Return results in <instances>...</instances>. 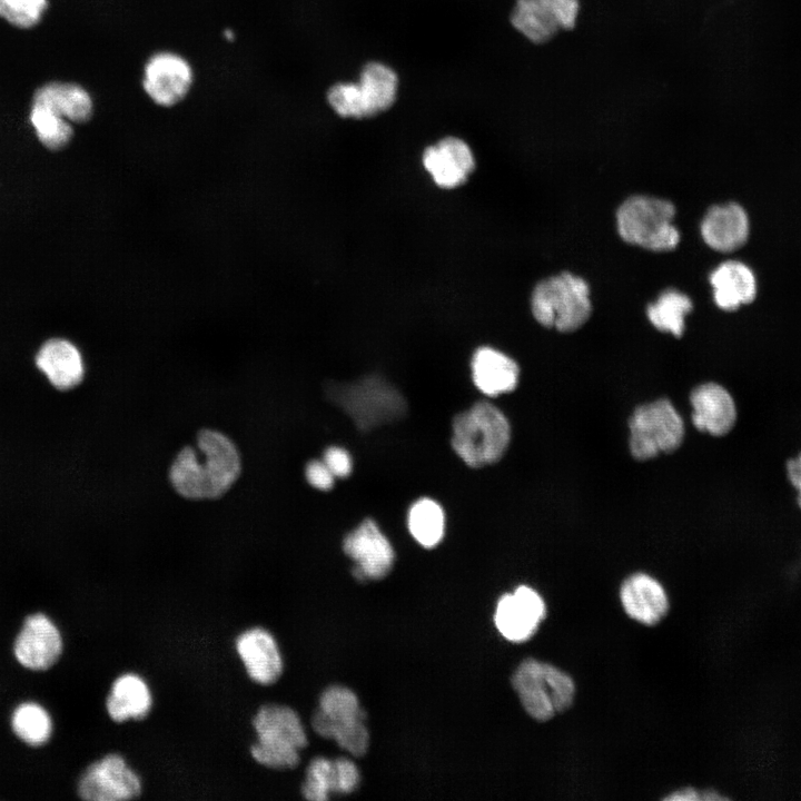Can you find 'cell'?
<instances>
[{"label": "cell", "mask_w": 801, "mask_h": 801, "mask_svg": "<svg viewBox=\"0 0 801 801\" xmlns=\"http://www.w3.org/2000/svg\"><path fill=\"white\" fill-rule=\"evenodd\" d=\"M425 169L443 188L457 187L466 181L475 167L468 145L456 137H447L425 149Z\"/></svg>", "instance_id": "cell-19"}, {"label": "cell", "mask_w": 801, "mask_h": 801, "mask_svg": "<svg viewBox=\"0 0 801 801\" xmlns=\"http://www.w3.org/2000/svg\"><path fill=\"white\" fill-rule=\"evenodd\" d=\"M197 446L206 486V498H218L237 481L240 471V455L233 441L225 434L205 428L197 435Z\"/></svg>", "instance_id": "cell-12"}, {"label": "cell", "mask_w": 801, "mask_h": 801, "mask_svg": "<svg viewBox=\"0 0 801 801\" xmlns=\"http://www.w3.org/2000/svg\"><path fill=\"white\" fill-rule=\"evenodd\" d=\"M365 718L366 713L350 689L332 685L322 693L312 725L318 735L334 740L354 756H362L369 745Z\"/></svg>", "instance_id": "cell-6"}, {"label": "cell", "mask_w": 801, "mask_h": 801, "mask_svg": "<svg viewBox=\"0 0 801 801\" xmlns=\"http://www.w3.org/2000/svg\"><path fill=\"white\" fill-rule=\"evenodd\" d=\"M251 724L257 740L250 753L256 762L275 770L294 769L299 763L307 735L296 711L283 704H265Z\"/></svg>", "instance_id": "cell-2"}, {"label": "cell", "mask_w": 801, "mask_h": 801, "mask_svg": "<svg viewBox=\"0 0 801 801\" xmlns=\"http://www.w3.org/2000/svg\"><path fill=\"white\" fill-rule=\"evenodd\" d=\"M694 426L713 436H724L734 427L738 418L735 402L730 392L718 383H704L690 396Z\"/></svg>", "instance_id": "cell-16"}, {"label": "cell", "mask_w": 801, "mask_h": 801, "mask_svg": "<svg viewBox=\"0 0 801 801\" xmlns=\"http://www.w3.org/2000/svg\"><path fill=\"white\" fill-rule=\"evenodd\" d=\"M630 449L640 461L675 451L684 437V424L669 399L639 406L630 422Z\"/></svg>", "instance_id": "cell-7"}, {"label": "cell", "mask_w": 801, "mask_h": 801, "mask_svg": "<svg viewBox=\"0 0 801 801\" xmlns=\"http://www.w3.org/2000/svg\"><path fill=\"white\" fill-rule=\"evenodd\" d=\"M29 120L38 140L50 150L65 148L73 137V123L46 105L31 101Z\"/></svg>", "instance_id": "cell-30"}, {"label": "cell", "mask_w": 801, "mask_h": 801, "mask_svg": "<svg viewBox=\"0 0 801 801\" xmlns=\"http://www.w3.org/2000/svg\"><path fill=\"white\" fill-rule=\"evenodd\" d=\"M48 9V0H0V18L18 29L39 24Z\"/></svg>", "instance_id": "cell-33"}, {"label": "cell", "mask_w": 801, "mask_h": 801, "mask_svg": "<svg viewBox=\"0 0 801 801\" xmlns=\"http://www.w3.org/2000/svg\"><path fill=\"white\" fill-rule=\"evenodd\" d=\"M785 474L797 493V503L801 510V452L787 462Z\"/></svg>", "instance_id": "cell-37"}, {"label": "cell", "mask_w": 801, "mask_h": 801, "mask_svg": "<svg viewBox=\"0 0 801 801\" xmlns=\"http://www.w3.org/2000/svg\"><path fill=\"white\" fill-rule=\"evenodd\" d=\"M620 599L625 613L645 624H657L668 613L669 599L663 586L644 573L630 575L622 583Z\"/></svg>", "instance_id": "cell-21"}, {"label": "cell", "mask_w": 801, "mask_h": 801, "mask_svg": "<svg viewBox=\"0 0 801 801\" xmlns=\"http://www.w3.org/2000/svg\"><path fill=\"white\" fill-rule=\"evenodd\" d=\"M359 783V771L348 758L317 756L308 764L301 787L305 799L325 801L332 794L352 793Z\"/></svg>", "instance_id": "cell-18"}, {"label": "cell", "mask_w": 801, "mask_h": 801, "mask_svg": "<svg viewBox=\"0 0 801 801\" xmlns=\"http://www.w3.org/2000/svg\"><path fill=\"white\" fill-rule=\"evenodd\" d=\"M345 554L353 560V574L358 581L380 580L394 563V550L372 520H365L343 541Z\"/></svg>", "instance_id": "cell-11"}, {"label": "cell", "mask_w": 801, "mask_h": 801, "mask_svg": "<svg viewBox=\"0 0 801 801\" xmlns=\"http://www.w3.org/2000/svg\"><path fill=\"white\" fill-rule=\"evenodd\" d=\"M364 118L388 109L396 99L398 78L396 72L380 62L364 66L356 83Z\"/></svg>", "instance_id": "cell-27"}, {"label": "cell", "mask_w": 801, "mask_h": 801, "mask_svg": "<svg viewBox=\"0 0 801 801\" xmlns=\"http://www.w3.org/2000/svg\"><path fill=\"white\" fill-rule=\"evenodd\" d=\"M324 463L334 476L346 477L352 472V458L342 447H328L324 453Z\"/></svg>", "instance_id": "cell-34"}, {"label": "cell", "mask_w": 801, "mask_h": 801, "mask_svg": "<svg viewBox=\"0 0 801 801\" xmlns=\"http://www.w3.org/2000/svg\"><path fill=\"white\" fill-rule=\"evenodd\" d=\"M692 300L686 294L676 289H666L647 306L646 315L656 329L680 337L684 332L685 316L692 312Z\"/></svg>", "instance_id": "cell-28"}, {"label": "cell", "mask_w": 801, "mask_h": 801, "mask_svg": "<svg viewBox=\"0 0 801 801\" xmlns=\"http://www.w3.org/2000/svg\"><path fill=\"white\" fill-rule=\"evenodd\" d=\"M729 799V795L722 794L715 789H705L700 791L694 788H685L675 791L665 798V800L674 801H723Z\"/></svg>", "instance_id": "cell-36"}, {"label": "cell", "mask_w": 801, "mask_h": 801, "mask_svg": "<svg viewBox=\"0 0 801 801\" xmlns=\"http://www.w3.org/2000/svg\"><path fill=\"white\" fill-rule=\"evenodd\" d=\"M531 306L541 325L558 332H573L585 324L592 313L590 287L583 278L561 273L535 286Z\"/></svg>", "instance_id": "cell-4"}, {"label": "cell", "mask_w": 801, "mask_h": 801, "mask_svg": "<svg viewBox=\"0 0 801 801\" xmlns=\"http://www.w3.org/2000/svg\"><path fill=\"white\" fill-rule=\"evenodd\" d=\"M339 399L357 424L364 428L390 419L394 414L397 415L402 411L399 395L382 383L370 382L368 397L360 385H355Z\"/></svg>", "instance_id": "cell-23"}, {"label": "cell", "mask_w": 801, "mask_h": 801, "mask_svg": "<svg viewBox=\"0 0 801 801\" xmlns=\"http://www.w3.org/2000/svg\"><path fill=\"white\" fill-rule=\"evenodd\" d=\"M32 101L50 107L71 123L89 121L95 111L91 93L81 85L70 81L41 85L34 90Z\"/></svg>", "instance_id": "cell-25"}, {"label": "cell", "mask_w": 801, "mask_h": 801, "mask_svg": "<svg viewBox=\"0 0 801 801\" xmlns=\"http://www.w3.org/2000/svg\"><path fill=\"white\" fill-rule=\"evenodd\" d=\"M11 724L14 733L30 745H41L52 732L48 712L37 703H22L13 712Z\"/></svg>", "instance_id": "cell-32"}, {"label": "cell", "mask_w": 801, "mask_h": 801, "mask_svg": "<svg viewBox=\"0 0 801 801\" xmlns=\"http://www.w3.org/2000/svg\"><path fill=\"white\" fill-rule=\"evenodd\" d=\"M715 305L725 312H734L754 301L758 278L743 261L731 259L716 266L709 277Z\"/></svg>", "instance_id": "cell-20"}, {"label": "cell", "mask_w": 801, "mask_h": 801, "mask_svg": "<svg viewBox=\"0 0 801 801\" xmlns=\"http://www.w3.org/2000/svg\"><path fill=\"white\" fill-rule=\"evenodd\" d=\"M222 36L229 42H233L236 39V33L233 29H225Z\"/></svg>", "instance_id": "cell-38"}, {"label": "cell", "mask_w": 801, "mask_h": 801, "mask_svg": "<svg viewBox=\"0 0 801 801\" xmlns=\"http://www.w3.org/2000/svg\"><path fill=\"white\" fill-rule=\"evenodd\" d=\"M510 438L507 418L488 402H478L454 417L452 446L471 467L497 462L504 455Z\"/></svg>", "instance_id": "cell-1"}, {"label": "cell", "mask_w": 801, "mask_h": 801, "mask_svg": "<svg viewBox=\"0 0 801 801\" xmlns=\"http://www.w3.org/2000/svg\"><path fill=\"white\" fill-rule=\"evenodd\" d=\"M545 615L546 606L542 596L534 589L521 585L498 600L494 623L503 637L521 643L534 635Z\"/></svg>", "instance_id": "cell-13"}, {"label": "cell", "mask_w": 801, "mask_h": 801, "mask_svg": "<svg viewBox=\"0 0 801 801\" xmlns=\"http://www.w3.org/2000/svg\"><path fill=\"white\" fill-rule=\"evenodd\" d=\"M169 479L172 487L182 497L206 498L201 462L192 447L186 446L177 454L169 469Z\"/></svg>", "instance_id": "cell-31"}, {"label": "cell", "mask_w": 801, "mask_h": 801, "mask_svg": "<svg viewBox=\"0 0 801 801\" xmlns=\"http://www.w3.org/2000/svg\"><path fill=\"white\" fill-rule=\"evenodd\" d=\"M512 685L526 713L536 721L544 722L564 712L575 696V684L567 673L536 659L520 663Z\"/></svg>", "instance_id": "cell-3"}, {"label": "cell", "mask_w": 801, "mask_h": 801, "mask_svg": "<svg viewBox=\"0 0 801 801\" xmlns=\"http://www.w3.org/2000/svg\"><path fill=\"white\" fill-rule=\"evenodd\" d=\"M236 651L248 676L256 683L269 685L283 672V659L278 644L270 632L263 627L244 631L236 639Z\"/></svg>", "instance_id": "cell-17"}, {"label": "cell", "mask_w": 801, "mask_h": 801, "mask_svg": "<svg viewBox=\"0 0 801 801\" xmlns=\"http://www.w3.org/2000/svg\"><path fill=\"white\" fill-rule=\"evenodd\" d=\"M78 793L91 801L130 800L140 795L141 781L121 755L108 754L86 769Z\"/></svg>", "instance_id": "cell-10"}, {"label": "cell", "mask_w": 801, "mask_h": 801, "mask_svg": "<svg viewBox=\"0 0 801 801\" xmlns=\"http://www.w3.org/2000/svg\"><path fill=\"white\" fill-rule=\"evenodd\" d=\"M307 482L315 488L328 491L334 485V475L324 461H310L305 468Z\"/></svg>", "instance_id": "cell-35"}, {"label": "cell", "mask_w": 801, "mask_h": 801, "mask_svg": "<svg viewBox=\"0 0 801 801\" xmlns=\"http://www.w3.org/2000/svg\"><path fill=\"white\" fill-rule=\"evenodd\" d=\"M194 83L192 65L176 51H156L144 63L142 90L159 107L170 108L184 101Z\"/></svg>", "instance_id": "cell-8"}, {"label": "cell", "mask_w": 801, "mask_h": 801, "mask_svg": "<svg viewBox=\"0 0 801 801\" xmlns=\"http://www.w3.org/2000/svg\"><path fill=\"white\" fill-rule=\"evenodd\" d=\"M408 530L415 541L426 548L436 546L445 532V515L441 505L431 498H421L409 508Z\"/></svg>", "instance_id": "cell-29"}, {"label": "cell", "mask_w": 801, "mask_h": 801, "mask_svg": "<svg viewBox=\"0 0 801 801\" xmlns=\"http://www.w3.org/2000/svg\"><path fill=\"white\" fill-rule=\"evenodd\" d=\"M152 696L146 681L135 673L118 676L106 701L109 716L116 722L144 719L150 711Z\"/></svg>", "instance_id": "cell-26"}, {"label": "cell", "mask_w": 801, "mask_h": 801, "mask_svg": "<svg viewBox=\"0 0 801 801\" xmlns=\"http://www.w3.org/2000/svg\"><path fill=\"white\" fill-rule=\"evenodd\" d=\"M472 374L476 387L487 396L512 392L518 382L517 364L492 347L478 348L472 359Z\"/></svg>", "instance_id": "cell-24"}, {"label": "cell", "mask_w": 801, "mask_h": 801, "mask_svg": "<svg viewBox=\"0 0 801 801\" xmlns=\"http://www.w3.org/2000/svg\"><path fill=\"white\" fill-rule=\"evenodd\" d=\"M672 202L650 196H632L616 211L617 231L631 245L654 251L671 250L680 241L673 225Z\"/></svg>", "instance_id": "cell-5"}, {"label": "cell", "mask_w": 801, "mask_h": 801, "mask_svg": "<svg viewBox=\"0 0 801 801\" xmlns=\"http://www.w3.org/2000/svg\"><path fill=\"white\" fill-rule=\"evenodd\" d=\"M13 651L18 662L24 668L49 669L62 651L60 632L44 614H32L26 620Z\"/></svg>", "instance_id": "cell-14"}, {"label": "cell", "mask_w": 801, "mask_h": 801, "mask_svg": "<svg viewBox=\"0 0 801 801\" xmlns=\"http://www.w3.org/2000/svg\"><path fill=\"white\" fill-rule=\"evenodd\" d=\"M578 11V0H516L511 23L531 42L545 43L558 30L573 29Z\"/></svg>", "instance_id": "cell-9"}, {"label": "cell", "mask_w": 801, "mask_h": 801, "mask_svg": "<svg viewBox=\"0 0 801 801\" xmlns=\"http://www.w3.org/2000/svg\"><path fill=\"white\" fill-rule=\"evenodd\" d=\"M36 365L51 385L60 390L73 388L85 375L81 353L63 338L47 340L36 355Z\"/></svg>", "instance_id": "cell-22"}, {"label": "cell", "mask_w": 801, "mask_h": 801, "mask_svg": "<svg viewBox=\"0 0 801 801\" xmlns=\"http://www.w3.org/2000/svg\"><path fill=\"white\" fill-rule=\"evenodd\" d=\"M700 230L710 248L719 253H733L749 239L750 218L738 202L715 205L705 212Z\"/></svg>", "instance_id": "cell-15"}]
</instances>
